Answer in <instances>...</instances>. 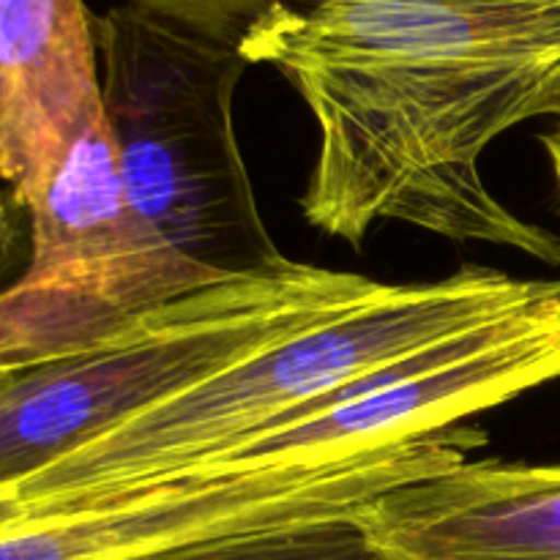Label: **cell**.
<instances>
[{
	"mask_svg": "<svg viewBox=\"0 0 560 560\" xmlns=\"http://www.w3.org/2000/svg\"><path fill=\"white\" fill-rule=\"evenodd\" d=\"M310 107L317 156L301 211L361 246L405 222L560 268V238L503 206L487 148L560 104V0L273 3L238 44Z\"/></svg>",
	"mask_w": 560,
	"mask_h": 560,
	"instance_id": "6da1fadb",
	"label": "cell"
},
{
	"mask_svg": "<svg viewBox=\"0 0 560 560\" xmlns=\"http://www.w3.org/2000/svg\"><path fill=\"white\" fill-rule=\"evenodd\" d=\"M556 279L465 266L432 282H383L353 310L273 342L120 421L20 481L33 512L195 468L408 355L536 304Z\"/></svg>",
	"mask_w": 560,
	"mask_h": 560,
	"instance_id": "7a4b0ae2",
	"label": "cell"
},
{
	"mask_svg": "<svg viewBox=\"0 0 560 560\" xmlns=\"http://www.w3.org/2000/svg\"><path fill=\"white\" fill-rule=\"evenodd\" d=\"M102 107L131 202L189 257L224 277L262 271L273 244L235 135L249 60L235 44L148 9L93 14Z\"/></svg>",
	"mask_w": 560,
	"mask_h": 560,
	"instance_id": "3957f363",
	"label": "cell"
},
{
	"mask_svg": "<svg viewBox=\"0 0 560 560\" xmlns=\"http://www.w3.org/2000/svg\"><path fill=\"white\" fill-rule=\"evenodd\" d=\"M381 288L377 279L282 255L153 312L102 348L14 372L0 383V487Z\"/></svg>",
	"mask_w": 560,
	"mask_h": 560,
	"instance_id": "277c9868",
	"label": "cell"
},
{
	"mask_svg": "<svg viewBox=\"0 0 560 560\" xmlns=\"http://www.w3.org/2000/svg\"><path fill=\"white\" fill-rule=\"evenodd\" d=\"M31 262L0 290V372L102 348L153 312L228 282L180 252L126 191L104 109L31 208Z\"/></svg>",
	"mask_w": 560,
	"mask_h": 560,
	"instance_id": "5b68a950",
	"label": "cell"
},
{
	"mask_svg": "<svg viewBox=\"0 0 560 560\" xmlns=\"http://www.w3.org/2000/svg\"><path fill=\"white\" fill-rule=\"evenodd\" d=\"M381 560H560V465L465 459L359 514Z\"/></svg>",
	"mask_w": 560,
	"mask_h": 560,
	"instance_id": "8992f818",
	"label": "cell"
},
{
	"mask_svg": "<svg viewBox=\"0 0 560 560\" xmlns=\"http://www.w3.org/2000/svg\"><path fill=\"white\" fill-rule=\"evenodd\" d=\"M102 109L85 0H0V180L16 206L42 197Z\"/></svg>",
	"mask_w": 560,
	"mask_h": 560,
	"instance_id": "52a82bcc",
	"label": "cell"
},
{
	"mask_svg": "<svg viewBox=\"0 0 560 560\" xmlns=\"http://www.w3.org/2000/svg\"><path fill=\"white\" fill-rule=\"evenodd\" d=\"M126 560H381L359 520L249 530Z\"/></svg>",
	"mask_w": 560,
	"mask_h": 560,
	"instance_id": "ba28073f",
	"label": "cell"
},
{
	"mask_svg": "<svg viewBox=\"0 0 560 560\" xmlns=\"http://www.w3.org/2000/svg\"><path fill=\"white\" fill-rule=\"evenodd\" d=\"M148 9L167 14L206 36L219 38L238 47L246 27L273 3L288 5H315L323 0H131Z\"/></svg>",
	"mask_w": 560,
	"mask_h": 560,
	"instance_id": "9c48e42d",
	"label": "cell"
},
{
	"mask_svg": "<svg viewBox=\"0 0 560 560\" xmlns=\"http://www.w3.org/2000/svg\"><path fill=\"white\" fill-rule=\"evenodd\" d=\"M27 514H33V509H31V503L22 498L20 481L0 487V528L9 523H14V520L27 517Z\"/></svg>",
	"mask_w": 560,
	"mask_h": 560,
	"instance_id": "30bf717a",
	"label": "cell"
},
{
	"mask_svg": "<svg viewBox=\"0 0 560 560\" xmlns=\"http://www.w3.org/2000/svg\"><path fill=\"white\" fill-rule=\"evenodd\" d=\"M552 129L547 135H541V148L547 151V159H550V167H552V178H556L558 186V202H560V104L552 115Z\"/></svg>",
	"mask_w": 560,
	"mask_h": 560,
	"instance_id": "8fae6325",
	"label": "cell"
},
{
	"mask_svg": "<svg viewBox=\"0 0 560 560\" xmlns=\"http://www.w3.org/2000/svg\"><path fill=\"white\" fill-rule=\"evenodd\" d=\"M5 377H9V375H3V372H0V383H3V381H5Z\"/></svg>",
	"mask_w": 560,
	"mask_h": 560,
	"instance_id": "7c38bea8",
	"label": "cell"
}]
</instances>
